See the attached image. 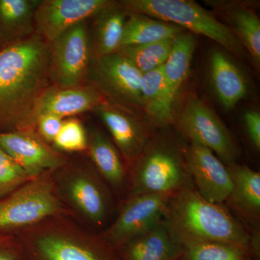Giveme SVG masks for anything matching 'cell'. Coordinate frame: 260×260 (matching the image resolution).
<instances>
[{
    "label": "cell",
    "instance_id": "1",
    "mask_svg": "<svg viewBox=\"0 0 260 260\" xmlns=\"http://www.w3.org/2000/svg\"><path fill=\"white\" fill-rule=\"evenodd\" d=\"M50 49L34 34L0 51V133L35 129L34 111L51 85Z\"/></svg>",
    "mask_w": 260,
    "mask_h": 260
},
{
    "label": "cell",
    "instance_id": "2",
    "mask_svg": "<svg viewBox=\"0 0 260 260\" xmlns=\"http://www.w3.org/2000/svg\"><path fill=\"white\" fill-rule=\"evenodd\" d=\"M16 237L24 260H121L99 233L65 215L45 219Z\"/></svg>",
    "mask_w": 260,
    "mask_h": 260
},
{
    "label": "cell",
    "instance_id": "3",
    "mask_svg": "<svg viewBox=\"0 0 260 260\" xmlns=\"http://www.w3.org/2000/svg\"><path fill=\"white\" fill-rule=\"evenodd\" d=\"M164 220L179 239L223 243L249 253L250 234L222 204L205 200L194 187L172 194Z\"/></svg>",
    "mask_w": 260,
    "mask_h": 260
},
{
    "label": "cell",
    "instance_id": "4",
    "mask_svg": "<svg viewBox=\"0 0 260 260\" xmlns=\"http://www.w3.org/2000/svg\"><path fill=\"white\" fill-rule=\"evenodd\" d=\"M52 177L71 218L96 233L109 225L114 211V195L90 160L70 158Z\"/></svg>",
    "mask_w": 260,
    "mask_h": 260
},
{
    "label": "cell",
    "instance_id": "5",
    "mask_svg": "<svg viewBox=\"0 0 260 260\" xmlns=\"http://www.w3.org/2000/svg\"><path fill=\"white\" fill-rule=\"evenodd\" d=\"M185 150L186 146L170 137H150L128 170L124 198L154 193L173 194L194 187Z\"/></svg>",
    "mask_w": 260,
    "mask_h": 260
},
{
    "label": "cell",
    "instance_id": "6",
    "mask_svg": "<svg viewBox=\"0 0 260 260\" xmlns=\"http://www.w3.org/2000/svg\"><path fill=\"white\" fill-rule=\"evenodd\" d=\"M129 13L146 15L175 24L209 38L239 57L246 55L235 34L209 11L189 0H122L119 2Z\"/></svg>",
    "mask_w": 260,
    "mask_h": 260
},
{
    "label": "cell",
    "instance_id": "7",
    "mask_svg": "<svg viewBox=\"0 0 260 260\" xmlns=\"http://www.w3.org/2000/svg\"><path fill=\"white\" fill-rule=\"evenodd\" d=\"M52 174L34 178L0 198V234L16 236L50 217H71L58 196Z\"/></svg>",
    "mask_w": 260,
    "mask_h": 260
},
{
    "label": "cell",
    "instance_id": "8",
    "mask_svg": "<svg viewBox=\"0 0 260 260\" xmlns=\"http://www.w3.org/2000/svg\"><path fill=\"white\" fill-rule=\"evenodd\" d=\"M181 134L189 142L204 145L226 167L237 164L240 155L235 140L220 118L196 97L188 99L178 117Z\"/></svg>",
    "mask_w": 260,
    "mask_h": 260
},
{
    "label": "cell",
    "instance_id": "9",
    "mask_svg": "<svg viewBox=\"0 0 260 260\" xmlns=\"http://www.w3.org/2000/svg\"><path fill=\"white\" fill-rule=\"evenodd\" d=\"M142 76L134 65L116 51L91 61L88 80L109 102L136 112L143 109Z\"/></svg>",
    "mask_w": 260,
    "mask_h": 260
},
{
    "label": "cell",
    "instance_id": "10",
    "mask_svg": "<svg viewBox=\"0 0 260 260\" xmlns=\"http://www.w3.org/2000/svg\"><path fill=\"white\" fill-rule=\"evenodd\" d=\"M171 194L154 193L126 197L116 218L99 233L116 249L164 220Z\"/></svg>",
    "mask_w": 260,
    "mask_h": 260
},
{
    "label": "cell",
    "instance_id": "11",
    "mask_svg": "<svg viewBox=\"0 0 260 260\" xmlns=\"http://www.w3.org/2000/svg\"><path fill=\"white\" fill-rule=\"evenodd\" d=\"M91 64L86 21L64 32L51 44L49 78L51 85L71 88L88 80Z\"/></svg>",
    "mask_w": 260,
    "mask_h": 260
},
{
    "label": "cell",
    "instance_id": "12",
    "mask_svg": "<svg viewBox=\"0 0 260 260\" xmlns=\"http://www.w3.org/2000/svg\"><path fill=\"white\" fill-rule=\"evenodd\" d=\"M0 147L34 178L56 172L70 158L44 141L36 129L0 133Z\"/></svg>",
    "mask_w": 260,
    "mask_h": 260
},
{
    "label": "cell",
    "instance_id": "13",
    "mask_svg": "<svg viewBox=\"0 0 260 260\" xmlns=\"http://www.w3.org/2000/svg\"><path fill=\"white\" fill-rule=\"evenodd\" d=\"M111 0H41L34 15L35 34L51 44L64 32L93 18Z\"/></svg>",
    "mask_w": 260,
    "mask_h": 260
},
{
    "label": "cell",
    "instance_id": "14",
    "mask_svg": "<svg viewBox=\"0 0 260 260\" xmlns=\"http://www.w3.org/2000/svg\"><path fill=\"white\" fill-rule=\"evenodd\" d=\"M95 112L112 135L114 144L129 170L152 136L151 126L134 111L107 100Z\"/></svg>",
    "mask_w": 260,
    "mask_h": 260
},
{
    "label": "cell",
    "instance_id": "15",
    "mask_svg": "<svg viewBox=\"0 0 260 260\" xmlns=\"http://www.w3.org/2000/svg\"><path fill=\"white\" fill-rule=\"evenodd\" d=\"M185 155L196 191L210 203L223 204L232 188L226 166L209 148L197 142L186 145Z\"/></svg>",
    "mask_w": 260,
    "mask_h": 260
},
{
    "label": "cell",
    "instance_id": "16",
    "mask_svg": "<svg viewBox=\"0 0 260 260\" xmlns=\"http://www.w3.org/2000/svg\"><path fill=\"white\" fill-rule=\"evenodd\" d=\"M107 99L92 84L71 88L51 85L39 99L34 116V127L39 116L53 114L64 119L95 109Z\"/></svg>",
    "mask_w": 260,
    "mask_h": 260
},
{
    "label": "cell",
    "instance_id": "17",
    "mask_svg": "<svg viewBox=\"0 0 260 260\" xmlns=\"http://www.w3.org/2000/svg\"><path fill=\"white\" fill-rule=\"evenodd\" d=\"M88 133V151L90 162L107 183L113 194L124 199L126 192L128 170L115 145L96 127Z\"/></svg>",
    "mask_w": 260,
    "mask_h": 260
},
{
    "label": "cell",
    "instance_id": "18",
    "mask_svg": "<svg viewBox=\"0 0 260 260\" xmlns=\"http://www.w3.org/2000/svg\"><path fill=\"white\" fill-rule=\"evenodd\" d=\"M181 250L164 220L116 249L121 260H180Z\"/></svg>",
    "mask_w": 260,
    "mask_h": 260
},
{
    "label": "cell",
    "instance_id": "19",
    "mask_svg": "<svg viewBox=\"0 0 260 260\" xmlns=\"http://www.w3.org/2000/svg\"><path fill=\"white\" fill-rule=\"evenodd\" d=\"M212 3V2H211ZM252 2H215L210 3L223 16L227 25L249 53L254 64H260V20Z\"/></svg>",
    "mask_w": 260,
    "mask_h": 260
},
{
    "label": "cell",
    "instance_id": "20",
    "mask_svg": "<svg viewBox=\"0 0 260 260\" xmlns=\"http://www.w3.org/2000/svg\"><path fill=\"white\" fill-rule=\"evenodd\" d=\"M209 73L214 92L224 109H234L245 98L248 92L245 76L223 51L213 50L211 53Z\"/></svg>",
    "mask_w": 260,
    "mask_h": 260
},
{
    "label": "cell",
    "instance_id": "21",
    "mask_svg": "<svg viewBox=\"0 0 260 260\" xmlns=\"http://www.w3.org/2000/svg\"><path fill=\"white\" fill-rule=\"evenodd\" d=\"M162 67L143 74L140 83L143 110L152 127H166L174 121L176 98L168 87Z\"/></svg>",
    "mask_w": 260,
    "mask_h": 260
},
{
    "label": "cell",
    "instance_id": "22",
    "mask_svg": "<svg viewBox=\"0 0 260 260\" xmlns=\"http://www.w3.org/2000/svg\"><path fill=\"white\" fill-rule=\"evenodd\" d=\"M128 16L129 13L115 1L93 17V32L89 37L91 61L119 50Z\"/></svg>",
    "mask_w": 260,
    "mask_h": 260
},
{
    "label": "cell",
    "instance_id": "23",
    "mask_svg": "<svg viewBox=\"0 0 260 260\" xmlns=\"http://www.w3.org/2000/svg\"><path fill=\"white\" fill-rule=\"evenodd\" d=\"M227 167L232 177V188L225 202L257 228L260 217L259 172L238 164Z\"/></svg>",
    "mask_w": 260,
    "mask_h": 260
},
{
    "label": "cell",
    "instance_id": "24",
    "mask_svg": "<svg viewBox=\"0 0 260 260\" xmlns=\"http://www.w3.org/2000/svg\"><path fill=\"white\" fill-rule=\"evenodd\" d=\"M41 0H0V37L11 44L35 34L34 15Z\"/></svg>",
    "mask_w": 260,
    "mask_h": 260
},
{
    "label": "cell",
    "instance_id": "25",
    "mask_svg": "<svg viewBox=\"0 0 260 260\" xmlns=\"http://www.w3.org/2000/svg\"><path fill=\"white\" fill-rule=\"evenodd\" d=\"M186 30L182 27L146 15L129 13L124 25L121 47L139 46L173 39Z\"/></svg>",
    "mask_w": 260,
    "mask_h": 260
},
{
    "label": "cell",
    "instance_id": "26",
    "mask_svg": "<svg viewBox=\"0 0 260 260\" xmlns=\"http://www.w3.org/2000/svg\"><path fill=\"white\" fill-rule=\"evenodd\" d=\"M196 41L189 32H181L174 39L172 50L162 65V73L171 93L177 98L190 70Z\"/></svg>",
    "mask_w": 260,
    "mask_h": 260
},
{
    "label": "cell",
    "instance_id": "27",
    "mask_svg": "<svg viewBox=\"0 0 260 260\" xmlns=\"http://www.w3.org/2000/svg\"><path fill=\"white\" fill-rule=\"evenodd\" d=\"M174 39L175 37L144 45L123 47L117 51L143 75L164 64L172 50Z\"/></svg>",
    "mask_w": 260,
    "mask_h": 260
},
{
    "label": "cell",
    "instance_id": "28",
    "mask_svg": "<svg viewBox=\"0 0 260 260\" xmlns=\"http://www.w3.org/2000/svg\"><path fill=\"white\" fill-rule=\"evenodd\" d=\"M179 241L182 248L180 260H249L250 256L246 249L230 244Z\"/></svg>",
    "mask_w": 260,
    "mask_h": 260
},
{
    "label": "cell",
    "instance_id": "29",
    "mask_svg": "<svg viewBox=\"0 0 260 260\" xmlns=\"http://www.w3.org/2000/svg\"><path fill=\"white\" fill-rule=\"evenodd\" d=\"M52 146L63 153L86 151L88 133L83 123L75 118L64 119Z\"/></svg>",
    "mask_w": 260,
    "mask_h": 260
},
{
    "label": "cell",
    "instance_id": "30",
    "mask_svg": "<svg viewBox=\"0 0 260 260\" xmlns=\"http://www.w3.org/2000/svg\"><path fill=\"white\" fill-rule=\"evenodd\" d=\"M34 177L0 147V198L18 189Z\"/></svg>",
    "mask_w": 260,
    "mask_h": 260
},
{
    "label": "cell",
    "instance_id": "31",
    "mask_svg": "<svg viewBox=\"0 0 260 260\" xmlns=\"http://www.w3.org/2000/svg\"><path fill=\"white\" fill-rule=\"evenodd\" d=\"M64 119L53 114H43L36 121L35 129L44 141L52 145Z\"/></svg>",
    "mask_w": 260,
    "mask_h": 260
},
{
    "label": "cell",
    "instance_id": "32",
    "mask_svg": "<svg viewBox=\"0 0 260 260\" xmlns=\"http://www.w3.org/2000/svg\"><path fill=\"white\" fill-rule=\"evenodd\" d=\"M0 260H24L16 236L0 234Z\"/></svg>",
    "mask_w": 260,
    "mask_h": 260
},
{
    "label": "cell",
    "instance_id": "33",
    "mask_svg": "<svg viewBox=\"0 0 260 260\" xmlns=\"http://www.w3.org/2000/svg\"><path fill=\"white\" fill-rule=\"evenodd\" d=\"M246 134L253 146L260 149V114L254 110L246 111L243 116Z\"/></svg>",
    "mask_w": 260,
    "mask_h": 260
},
{
    "label": "cell",
    "instance_id": "34",
    "mask_svg": "<svg viewBox=\"0 0 260 260\" xmlns=\"http://www.w3.org/2000/svg\"><path fill=\"white\" fill-rule=\"evenodd\" d=\"M249 254L259 260L260 256V233L259 229H256L250 234L249 244Z\"/></svg>",
    "mask_w": 260,
    "mask_h": 260
},
{
    "label": "cell",
    "instance_id": "35",
    "mask_svg": "<svg viewBox=\"0 0 260 260\" xmlns=\"http://www.w3.org/2000/svg\"><path fill=\"white\" fill-rule=\"evenodd\" d=\"M249 260H254V259H251V257H250V256H249Z\"/></svg>",
    "mask_w": 260,
    "mask_h": 260
}]
</instances>
